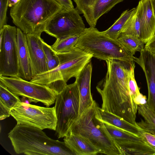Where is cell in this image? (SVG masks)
<instances>
[{
    "mask_svg": "<svg viewBox=\"0 0 155 155\" xmlns=\"http://www.w3.org/2000/svg\"><path fill=\"white\" fill-rule=\"evenodd\" d=\"M106 61V74L96 87L102 98L101 108L137 125L138 105L133 101L129 89L130 67L119 60Z\"/></svg>",
    "mask_w": 155,
    "mask_h": 155,
    "instance_id": "6da1fadb",
    "label": "cell"
},
{
    "mask_svg": "<svg viewBox=\"0 0 155 155\" xmlns=\"http://www.w3.org/2000/svg\"><path fill=\"white\" fill-rule=\"evenodd\" d=\"M17 154L27 155H75L65 142L48 137L41 129L17 124L8 134Z\"/></svg>",
    "mask_w": 155,
    "mask_h": 155,
    "instance_id": "7a4b0ae2",
    "label": "cell"
},
{
    "mask_svg": "<svg viewBox=\"0 0 155 155\" xmlns=\"http://www.w3.org/2000/svg\"><path fill=\"white\" fill-rule=\"evenodd\" d=\"M63 8L55 0H20L11 7L10 15L25 34L41 36L48 21Z\"/></svg>",
    "mask_w": 155,
    "mask_h": 155,
    "instance_id": "3957f363",
    "label": "cell"
},
{
    "mask_svg": "<svg viewBox=\"0 0 155 155\" xmlns=\"http://www.w3.org/2000/svg\"><path fill=\"white\" fill-rule=\"evenodd\" d=\"M99 108L94 100L92 105L79 115L72 125L70 134H78L88 139L100 150V153L123 155L107 129Z\"/></svg>",
    "mask_w": 155,
    "mask_h": 155,
    "instance_id": "277c9868",
    "label": "cell"
},
{
    "mask_svg": "<svg viewBox=\"0 0 155 155\" xmlns=\"http://www.w3.org/2000/svg\"><path fill=\"white\" fill-rule=\"evenodd\" d=\"M75 46L100 60H119L130 67L134 64L135 57L126 51L117 39L109 37L95 27L85 28Z\"/></svg>",
    "mask_w": 155,
    "mask_h": 155,
    "instance_id": "5b68a950",
    "label": "cell"
},
{
    "mask_svg": "<svg viewBox=\"0 0 155 155\" xmlns=\"http://www.w3.org/2000/svg\"><path fill=\"white\" fill-rule=\"evenodd\" d=\"M56 53L60 61L59 65L36 75L30 81L48 86L58 81L67 83L71 78H76L93 57L91 54L75 46L69 51Z\"/></svg>",
    "mask_w": 155,
    "mask_h": 155,
    "instance_id": "8992f818",
    "label": "cell"
},
{
    "mask_svg": "<svg viewBox=\"0 0 155 155\" xmlns=\"http://www.w3.org/2000/svg\"><path fill=\"white\" fill-rule=\"evenodd\" d=\"M57 124L55 134L59 138L68 135L79 115L80 94L77 83L67 84L58 94L55 102Z\"/></svg>",
    "mask_w": 155,
    "mask_h": 155,
    "instance_id": "52a82bcc",
    "label": "cell"
},
{
    "mask_svg": "<svg viewBox=\"0 0 155 155\" xmlns=\"http://www.w3.org/2000/svg\"><path fill=\"white\" fill-rule=\"evenodd\" d=\"M11 115L17 124H24L55 130L57 118L54 107H41L22 101L18 102L11 110Z\"/></svg>",
    "mask_w": 155,
    "mask_h": 155,
    "instance_id": "ba28073f",
    "label": "cell"
},
{
    "mask_svg": "<svg viewBox=\"0 0 155 155\" xmlns=\"http://www.w3.org/2000/svg\"><path fill=\"white\" fill-rule=\"evenodd\" d=\"M0 82L12 92L27 98L30 102H40L47 107L55 103L57 94L48 85L32 82L20 77L0 76Z\"/></svg>",
    "mask_w": 155,
    "mask_h": 155,
    "instance_id": "9c48e42d",
    "label": "cell"
},
{
    "mask_svg": "<svg viewBox=\"0 0 155 155\" xmlns=\"http://www.w3.org/2000/svg\"><path fill=\"white\" fill-rule=\"evenodd\" d=\"M17 28L7 24L0 30V76L19 77Z\"/></svg>",
    "mask_w": 155,
    "mask_h": 155,
    "instance_id": "30bf717a",
    "label": "cell"
},
{
    "mask_svg": "<svg viewBox=\"0 0 155 155\" xmlns=\"http://www.w3.org/2000/svg\"><path fill=\"white\" fill-rule=\"evenodd\" d=\"M80 14L76 8H63L48 21L44 32L56 39L81 35L85 28Z\"/></svg>",
    "mask_w": 155,
    "mask_h": 155,
    "instance_id": "8fae6325",
    "label": "cell"
},
{
    "mask_svg": "<svg viewBox=\"0 0 155 155\" xmlns=\"http://www.w3.org/2000/svg\"><path fill=\"white\" fill-rule=\"evenodd\" d=\"M103 122L111 136L122 151L123 155H155V149L149 145L141 137Z\"/></svg>",
    "mask_w": 155,
    "mask_h": 155,
    "instance_id": "7c38bea8",
    "label": "cell"
},
{
    "mask_svg": "<svg viewBox=\"0 0 155 155\" xmlns=\"http://www.w3.org/2000/svg\"><path fill=\"white\" fill-rule=\"evenodd\" d=\"M73 0L76 4V8L80 14L83 15L90 27H95L101 17L124 0Z\"/></svg>",
    "mask_w": 155,
    "mask_h": 155,
    "instance_id": "4fadbf2b",
    "label": "cell"
},
{
    "mask_svg": "<svg viewBox=\"0 0 155 155\" xmlns=\"http://www.w3.org/2000/svg\"><path fill=\"white\" fill-rule=\"evenodd\" d=\"M136 10L140 20V38L145 44L155 34V10L153 0H140Z\"/></svg>",
    "mask_w": 155,
    "mask_h": 155,
    "instance_id": "5bb4252c",
    "label": "cell"
},
{
    "mask_svg": "<svg viewBox=\"0 0 155 155\" xmlns=\"http://www.w3.org/2000/svg\"><path fill=\"white\" fill-rule=\"evenodd\" d=\"M134 61L143 70L147 80L148 96L146 103L155 113V56L144 49L140 52L139 57H135Z\"/></svg>",
    "mask_w": 155,
    "mask_h": 155,
    "instance_id": "9a60e30c",
    "label": "cell"
},
{
    "mask_svg": "<svg viewBox=\"0 0 155 155\" xmlns=\"http://www.w3.org/2000/svg\"><path fill=\"white\" fill-rule=\"evenodd\" d=\"M32 65L33 78L48 71L40 36L26 34Z\"/></svg>",
    "mask_w": 155,
    "mask_h": 155,
    "instance_id": "2e32d148",
    "label": "cell"
},
{
    "mask_svg": "<svg viewBox=\"0 0 155 155\" xmlns=\"http://www.w3.org/2000/svg\"><path fill=\"white\" fill-rule=\"evenodd\" d=\"M92 71L91 61L75 78L80 94L79 115L89 108L94 101L91 90Z\"/></svg>",
    "mask_w": 155,
    "mask_h": 155,
    "instance_id": "e0dca14e",
    "label": "cell"
},
{
    "mask_svg": "<svg viewBox=\"0 0 155 155\" xmlns=\"http://www.w3.org/2000/svg\"><path fill=\"white\" fill-rule=\"evenodd\" d=\"M17 31L19 76L30 81L33 78L32 69L26 35L19 28H17Z\"/></svg>",
    "mask_w": 155,
    "mask_h": 155,
    "instance_id": "ac0fdd59",
    "label": "cell"
},
{
    "mask_svg": "<svg viewBox=\"0 0 155 155\" xmlns=\"http://www.w3.org/2000/svg\"><path fill=\"white\" fill-rule=\"evenodd\" d=\"M64 141L75 155H95L100 150L87 139L80 135L70 133L64 137Z\"/></svg>",
    "mask_w": 155,
    "mask_h": 155,
    "instance_id": "d6986e66",
    "label": "cell"
},
{
    "mask_svg": "<svg viewBox=\"0 0 155 155\" xmlns=\"http://www.w3.org/2000/svg\"><path fill=\"white\" fill-rule=\"evenodd\" d=\"M21 101L19 96L10 91L0 82V119L9 117L11 109Z\"/></svg>",
    "mask_w": 155,
    "mask_h": 155,
    "instance_id": "ffe728a7",
    "label": "cell"
},
{
    "mask_svg": "<svg viewBox=\"0 0 155 155\" xmlns=\"http://www.w3.org/2000/svg\"><path fill=\"white\" fill-rule=\"evenodd\" d=\"M99 109L103 121L140 137L143 130L137 125L131 124L117 116L103 110L100 107Z\"/></svg>",
    "mask_w": 155,
    "mask_h": 155,
    "instance_id": "44dd1931",
    "label": "cell"
},
{
    "mask_svg": "<svg viewBox=\"0 0 155 155\" xmlns=\"http://www.w3.org/2000/svg\"><path fill=\"white\" fill-rule=\"evenodd\" d=\"M117 40L125 51L134 55L137 51L141 52L144 48V43L141 39L133 36L120 34Z\"/></svg>",
    "mask_w": 155,
    "mask_h": 155,
    "instance_id": "7402d4cb",
    "label": "cell"
},
{
    "mask_svg": "<svg viewBox=\"0 0 155 155\" xmlns=\"http://www.w3.org/2000/svg\"><path fill=\"white\" fill-rule=\"evenodd\" d=\"M136 8L127 9L123 12L113 25L103 33L109 37L117 40L120 35L121 30L127 21L134 12Z\"/></svg>",
    "mask_w": 155,
    "mask_h": 155,
    "instance_id": "603a6c76",
    "label": "cell"
},
{
    "mask_svg": "<svg viewBox=\"0 0 155 155\" xmlns=\"http://www.w3.org/2000/svg\"><path fill=\"white\" fill-rule=\"evenodd\" d=\"M137 110L145 120L142 122L143 128L146 131L155 134V113L148 107L146 102L139 104Z\"/></svg>",
    "mask_w": 155,
    "mask_h": 155,
    "instance_id": "cb8c5ba5",
    "label": "cell"
},
{
    "mask_svg": "<svg viewBox=\"0 0 155 155\" xmlns=\"http://www.w3.org/2000/svg\"><path fill=\"white\" fill-rule=\"evenodd\" d=\"M122 34L140 38V20L136 9L128 19L123 27L120 34Z\"/></svg>",
    "mask_w": 155,
    "mask_h": 155,
    "instance_id": "d4e9b609",
    "label": "cell"
},
{
    "mask_svg": "<svg viewBox=\"0 0 155 155\" xmlns=\"http://www.w3.org/2000/svg\"><path fill=\"white\" fill-rule=\"evenodd\" d=\"M80 35L70 36L61 39H57L51 46L57 53L69 51L75 47Z\"/></svg>",
    "mask_w": 155,
    "mask_h": 155,
    "instance_id": "484cf974",
    "label": "cell"
},
{
    "mask_svg": "<svg viewBox=\"0 0 155 155\" xmlns=\"http://www.w3.org/2000/svg\"><path fill=\"white\" fill-rule=\"evenodd\" d=\"M135 63L130 67L128 85L130 93L134 101L138 105L143 103L146 97L140 92L134 77Z\"/></svg>",
    "mask_w": 155,
    "mask_h": 155,
    "instance_id": "4316f807",
    "label": "cell"
},
{
    "mask_svg": "<svg viewBox=\"0 0 155 155\" xmlns=\"http://www.w3.org/2000/svg\"><path fill=\"white\" fill-rule=\"evenodd\" d=\"M42 43L46 59L48 71L51 70L59 64V58L51 46L45 42L43 39Z\"/></svg>",
    "mask_w": 155,
    "mask_h": 155,
    "instance_id": "83f0119b",
    "label": "cell"
},
{
    "mask_svg": "<svg viewBox=\"0 0 155 155\" xmlns=\"http://www.w3.org/2000/svg\"><path fill=\"white\" fill-rule=\"evenodd\" d=\"M9 0H0V30L7 25V12Z\"/></svg>",
    "mask_w": 155,
    "mask_h": 155,
    "instance_id": "f1b7e54d",
    "label": "cell"
},
{
    "mask_svg": "<svg viewBox=\"0 0 155 155\" xmlns=\"http://www.w3.org/2000/svg\"><path fill=\"white\" fill-rule=\"evenodd\" d=\"M140 137L149 145L155 149V134L143 131Z\"/></svg>",
    "mask_w": 155,
    "mask_h": 155,
    "instance_id": "f546056e",
    "label": "cell"
},
{
    "mask_svg": "<svg viewBox=\"0 0 155 155\" xmlns=\"http://www.w3.org/2000/svg\"><path fill=\"white\" fill-rule=\"evenodd\" d=\"M144 48L155 56V34L146 43Z\"/></svg>",
    "mask_w": 155,
    "mask_h": 155,
    "instance_id": "4dcf8cb0",
    "label": "cell"
},
{
    "mask_svg": "<svg viewBox=\"0 0 155 155\" xmlns=\"http://www.w3.org/2000/svg\"><path fill=\"white\" fill-rule=\"evenodd\" d=\"M64 9L70 10L74 8L72 0H55Z\"/></svg>",
    "mask_w": 155,
    "mask_h": 155,
    "instance_id": "1f68e13d",
    "label": "cell"
},
{
    "mask_svg": "<svg viewBox=\"0 0 155 155\" xmlns=\"http://www.w3.org/2000/svg\"><path fill=\"white\" fill-rule=\"evenodd\" d=\"M20 0H9L8 2V7H12Z\"/></svg>",
    "mask_w": 155,
    "mask_h": 155,
    "instance_id": "d6a6232c",
    "label": "cell"
},
{
    "mask_svg": "<svg viewBox=\"0 0 155 155\" xmlns=\"http://www.w3.org/2000/svg\"><path fill=\"white\" fill-rule=\"evenodd\" d=\"M153 1L154 6V8L155 10V0H153Z\"/></svg>",
    "mask_w": 155,
    "mask_h": 155,
    "instance_id": "836d02e7",
    "label": "cell"
}]
</instances>
